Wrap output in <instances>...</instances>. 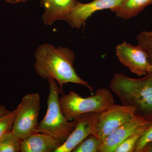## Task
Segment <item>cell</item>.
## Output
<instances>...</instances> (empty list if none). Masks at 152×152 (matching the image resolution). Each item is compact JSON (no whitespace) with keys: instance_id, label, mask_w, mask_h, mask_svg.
Listing matches in <instances>:
<instances>
[{"instance_id":"cell-1","label":"cell","mask_w":152,"mask_h":152,"mask_svg":"<svg viewBox=\"0 0 152 152\" xmlns=\"http://www.w3.org/2000/svg\"><path fill=\"white\" fill-rule=\"evenodd\" d=\"M34 68L37 74L45 80L53 79L59 86L60 93L63 94V86L73 83L87 87L93 94L92 87L88 82L81 78L74 67L75 53L65 47L56 48L44 44L36 50Z\"/></svg>"},{"instance_id":"cell-2","label":"cell","mask_w":152,"mask_h":152,"mask_svg":"<svg viewBox=\"0 0 152 152\" xmlns=\"http://www.w3.org/2000/svg\"><path fill=\"white\" fill-rule=\"evenodd\" d=\"M122 105L133 107L135 115L152 123V72L133 79L123 73L115 74L110 85Z\"/></svg>"},{"instance_id":"cell-3","label":"cell","mask_w":152,"mask_h":152,"mask_svg":"<svg viewBox=\"0 0 152 152\" xmlns=\"http://www.w3.org/2000/svg\"><path fill=\"white\" fill-rule=\"evenodd\" d=\"M50 93L47 102L45 115L38 125L37 132L46 133L61 143L66 140L77 126V120L69 121L63 114L60 107L59 86L53 79L48 80Z\"/></svg>"},{"instance_id":"cell-4","label":"cell","mask_w":152,"mask_h":152,"mask_svg":"<svg viewBox=\"0 0 152 152\" xmlns=\"http://www.w3.org/2000/svg\"><path fill=\"white\" fill-rule=\"evenodd\" d=\"M59 101L61 110L69 121L76 119L83 114L99 113L115 104L111 92L106 88L98 89L94 95L86 98L70 91L60 97Z\"/></svg>"},{"instance_id":"cell-5","label":"cell","mask_w":152,"mask_h":152,"mask_svg":"<svg viewBox=\"0 0 152 152\" xmlns=\"http://www.w3.org/2000/svg\"><path fill=\"white\" fill-rule=\"evenodd\" d=\"M41 99L37 93L23 97L17 108L12 132L20 141L37 132L38 118L41 110Z\"/></svg>"},{"instance_id":"cell-6","label":"cell","mask_w":152,"mask_h":152,"mask_svg":"<svg viewBox=\"0 0 152 152\" xmlns=\"http://www.w3.org/2000/svg\"><path fill=\"white\" fill-rule=\"evenodd\" d=\"M135 116V109L133 107L114 104L104 110L97 113L91 134L104 141L111 133Z\"/></svg>"},{"instance_id":"cell-7","label":"cell","mask_w":152,"mask_h":152,"mask_svg":"<svg viewBox=\"0 0 152 152\" xmlns=\"http://www.w3.org/2000/svg\"><path fill=\"white\" fill-rule=\"evenodd\" d=\"M116 55L120 62L137 75H145L150 65L148 55L140 46L126 42L119 44L115 49Z\"/></svg>"},{"instance_id":"cell-8","label":"cell","mask_w":152,"mask_h":152,"mask_svg":"<svg viewBox=\"0 0 152 152\" xmlns=\"http://www.w3.org/2000/svg\"><path fill=\"white\" fill-rule=\"evenodd\" d=\"M124 0H94L88 3L78 2L72 9L66 22L72 28L84 26L88 19L98 11L110 10L113 12Z\"/></svg>"},{"instance_id":"cell-9","label":"cell","mask_w":152,"mask_h":152,"mask_svg":"<svg viewBox=\"0 0 152 152\" xmlns=\"http://www.w3.org/2000/svg\"><path fill=\"white\" fill-rule=\"evenodd\" d=\"M152 123L135 116L129 122L117 128L103 142L99 152H114L123 141L133 135L143 134Z\"/></svg>"},{"instance_id":"cell-10","label":"cell","mask_w":152,"mask_h":152,"mask_svg":"<svg viewBox=\"0 0 152 152\" xmlns=\"http://www.w3.org/2000/svg\"><path fill=\"white\" fill-rule=\"evenodd\" d=\"M97 113L82 114L76 119L77 121L75 129L69 137L55 152H71L74 148L81 142L92 133Z\"/></svg>"},{"instance_id":"cell-11","label":"cell","mask_w":152,"mask_h":152,"mask_svg":"<svg viewBox=\"0 0 152 152\" xmlns=\"http://www.w3.org/2000/svg\"><path fill=\"white\" fill-rule=\"evenodd\" d=\"M45 8L42 16L46 25H52L57 20L66 21L72 9L78 2L77 0H40Z\"/></svg>"},{"instance_id":"cell-12","label":"cell","mask_w":152,"mask_h":152,"mask_svg":"<svg viewBox=\"0 0 152 152\" xmlns=\"http://www.w3.org/2000/svg\"><path fill=\"white\" fill-rule=\"evenodd\" d=\"M20 152H55L61 143L46 133L37 132L21 141Z\"/></svg>"},{"instance_id":"cell-13","label":"cell","mask_w":152,"mask_h":152,"mask_svg":"<svg viewBox=\"0 0 152 152\" xmlns=\"http://www.w3.org/2000/svg\"><path fill=\"white\" fill-rule=\"evenodd\" d=\"M151 4L152 0H124L119 7L113 12L118 18L128 20L137 15Z\"/></svg>"},{"instance_id":"cell-14","label":"cell","mask_w":152,"mask_h":152,"mask_svg":"<svg viewBox=\"0 0 152 152\" xmlns=\"http://www.w3.org/2000/svg\"><path fill=\"white\" fill-rule=\"evenodd\" d=\"M103 142L97 136L91 134L83 141L76 146L72 152H99Z\"/></svg>"},{"instance_id":"cell-15","label":"cell","mask_w":152,"mask_h":152,"mask_svg":"<svg viewBox=\"0 0 152 152\" xmlns=\"http://www.w3.org/2000/svg\"><path fill=\"white\" fill-rule=\"evenodd\" d=\"M21 141L12 131L5 133L0 138V152H20Z\"/></svg>"},{"instance_id":"cell-16","label":"cell","mask_w":152,"mask_h":152,"mask_svg":"<svg viewBox=\"0 0 152 152\" xmlns=\"http://www.w3.org/2000/svg\"><path fill=\"white\" fill-rule=\"evenodd\" d=\"M137 45L146 51L151 64H152V31H142L137 37Z\"/></svg>"},{"instance_id":"cell-17","label":"cell","mask_w":152,"mask_h":152,"mask_svg":"<svg viewBox=\"0 0 152 152\" xmlns=\"http://www.w3.org/2000/svg\"><path fill=\"white\" fill-rule=\"evenodd\" d=\"M16 113L17 108L0 118V138L4 134L12 131Z\"/></svg>"},{"instance_id":"cell-18","label":"cell","mask_w":152,"mask_h":152,"mask_svg":"<svg viewBox=\"0 0 152 152\" xmlns=\"http://www.w3.org/2000/svg\"><path fill=\"white\" fill-rule=\"evenodd\" d=\"M142 134H135L126 139L116 147L114 152H134L136 143Z\"/></svg>"},{"instance_id":"cell-19","label":"cell","mask_w":152,"mask_h":152,"mask_svg":"<svg viewBox=\"0 0 152 152\" xmlns=\"http://www.w3.org/2000/svg\"><path fill=\"white\" fill-rule=\"evenodd\" d=\"M152 141V124L145 130L136 143L134 152H142L147 144Z\"/></svg>"},{"instance_id":"cell-20","label":"cell","mask_w":152,"mask_h":152,"mask_svg":"<svg viewBox=\"0 0 152 152\" xmlns=\"http://www.w3.org/2000/svg\"><path fill=\"white\" fill-rule=\"evenodd\" d=\"M11 112L12 111L8 110L4 106L0 105V118L5 115H6Z\"/></svg>"},{"instance_id":"cell-21","label":"cell","mask_w":152,"mask_h":152,"mask_svg":"<svg viewBox=\"0 0 152 152\" xmlns=\"http://www.w3.org/2000/svg\"><path fill=\"white\" fill-rule=\"evenodd\" d=\"M142 152H152V141L147 144L143 150Z\"/></svg>"},{"instance_id":"cell-22","label":"cell","mask_w":152,"mask_h":152,"mask_svg":"<svg viewBox=\"0 0 152 152\" xmlns=\"http://www.w3.org/2000/svg\"><path fill=\"white\" fill-rule=\"evenodd\" d=\"M6 1L8 3H11V4H15V3H17L15 0H6Z\"/></svg>"},{"instance_id":"cell-23","label":"cell","mask_w":152,"mask_h":152,"mask_svg":"<svg viewBox=\"0 0 152 152\" xmlns=\"http://www.w3.org/2000/svg\"><path fill=\"white\" fill-rule=\"evenodd\" d=\"M17 3L18 2H24L26 1L27 0H15Z\"/></svg>"},{"instance_id":"cell-24","label":"cell","mask_w":152,"mask_h":152,"mask_svg":"<svg viewBox=\"0 0 152 152\" xmlns=\"http://www.w3.org/2000/svg\"><path fill=\"white\" fill-rule=\"evenodd\" d=\"M148 72H152V64L150 65L148 70Z\"/></svg>"}]
</instances>
